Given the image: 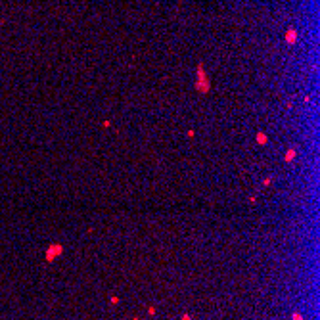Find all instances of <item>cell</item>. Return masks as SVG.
<instances>
[{
    "label": "cell",
    "mask_w": 320,
    "mask_h": 320,
    "mask_svg": "<svg viewBox=\"0 0 320 320\" xmlns=\"http://www.w3.org/2000/svg\"><path fill=\"white\" fill-rule=\"evenodd\" d=\"M295 40H297V31L295 29H288V33H286V42L288 44H295Z\"/></svg>",
    "instance_id": "obj_3"
},
{
    "label": "cell",
    "mask_w": 320,
    "mask_h": 320,
    "mask_svg": "<svg viewBox=\"0 0 320 320\" xmlns=\"http://www.w3.org/2000/svg\"><path fill=\"white\" fill-rule=\"evenodd\" d=\"M198 90H201V92L209 90V79H207V75H205L203 65H198Z\"/></svg>",
    "instance_id": "obj_1"
},
{
    "label": "cell",
    "mask_w": 320,
    "mask_h": 320,
    "mask_svg": "<svg viewBox=\"0 0 320 320\" xmlns=\"http://www.w3.org/2000/svg\"><path fill=\"white\" fill-rule=\"evenodd\" d=\"M63 251V245H60V244H54L52 247H48V251H46V259L48 261H52V259H56L60 253Z\"/></svg>",
    "instance_id": "obj_2"
},
{
    "label": "cell",
    "mask_w": 320,
    "mask_h": 320,
    "mask_svg": "<svg viewBox=\"0 0 320 320\" xmlns=\"http://www.w3.org/2000/svg\"><path fill=\"white\" fill-rule=\"evenodd\" d=\"M257 140L265 144V142H267V136H265V134H257Z\"/></svg>",
    "instance_id": "obj_4"
},
{
    "label": "cell",
    "mask_w": 320,
    "mask_h": 320,
    "mask_svg": "<svg viewBox=\"0 0 320 320\" xmlns=\"http://www.w3.org/2000/svg\"><path fill=\"white\" fill-rule=\"evenodd\" d=\"M293 155H295V151H293V150H289V151H288V155H286V159L289 161V159H291V157H293Z\"/></svg>",
    "instance_id": "obj_5"
},
{
    "label": "cell",
    "mask_w": 320,
    "mask_h": 320,
    "mask_svg": "<svg viewBox=\"0 0 320 320\" xmlns=\"http://www.w3.org/2000/svg\"><path fill=\"white\" fill-rule=\"evenodd\" d=\"M182 320H190V316H188V314H184V316H182Z\"/></svg>",
    "instance_id": "obj_7"
},
{
    "label": "cell",
    "mask_w": 320,
    "mask_h": 320,
    "mask_svg": "<svg viewBox=\"0 0 320 320\" xmlns=\"http://www.w3.org/2000/svg\"><path fill=\"white\" fill-rule=\"evenodd\" d=\"M293 320H303V318H301V314H299V313H293Z\"/></svg>",
    "instance_id": "obj_6"
}]
</instances>
